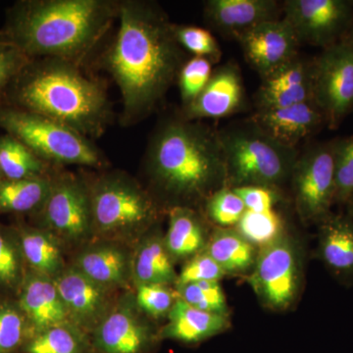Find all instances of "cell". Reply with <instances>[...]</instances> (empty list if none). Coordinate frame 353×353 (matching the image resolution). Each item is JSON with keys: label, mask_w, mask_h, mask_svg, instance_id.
I'll return each instance as SVG.
<instances>
[{"label": "cell", "mask_w": 353, "mask_h": 353, "mask_svg": "<svg viewBox=\"0 0 353 353\" xmlns=\"http://www.w3.org/2000/svg\"><path fill=\"white\" fill-rule=\"evenodd\" d=\"M31 58L13 43L0 39V103L7 90Z\"/></svg>", "instance_id": "ab89813d"}, {"label": "cell", "mask_w": 353, "mask_h": 353, "mask_svg": "<svg viewBox=\"0 0 353 353\" xmlns=\"http://www.w3.org/2000/svg\"><path fill=\"white\" fill-rule=\"evenodd\" d=\"M316 259L343 287H353V218L332 212L317 225Z\"/></svg>", "instance_id": "ac0fdd59"}, {"label": "cell", "mask_w": 353, "mask_h": 353, "mask_svg": "<svg viewBox=\"0 0 353 353\" xmlns=\"http://www.w3.org/2000/svg\"><path fill=\"white\" fill-rule=\"evenodd\" d=\"M53 282L72 324L85 333H92L108 314L109 288L94 282L77 268L59 274Z\"/></svg>", "instance_id": "2e32d148"}, {"label": "cell", "mask_w": 353, "mask_h": 353, "mask_svg": "<svg viewBox=\"0 0 353 353\" xmlns=\"http://www.w3.org/2000/svg\"><path fill=\"white\" fill-rule=\"evenodd\" d=\"M37 212L44 226L66 240H83L94 232L90 185L74 174L58 172Z\"/></svg>", "instance_id": "7c38bea8"}, {"label": "cell", "mask_w": 353, "mask_h": 353, "mask_svg": "<svg viewBox=\"0 0 353 353\" xmlns=\"http://www.w3.org/2000/svg\"><path fill=\"white\" fill-rule=\"evenodd\" d=\"M120 0H19L7 10L0 39L30 58L83 65L117 20Z\"/></svg>", "instance_id": "3957f363"}, {"label": "cell", "mask_w": 353, "mask_h": 353, "mask_svg": "<svg viewBox=\"0 0 353 353\" xmlns=\"http://www.w3.org/2000/svg\"><path fill=\"white\" fill-rule=\"evenodd\" d=\"M336 205L345 208L353 194V136L334 139Z\"/></svg>", "instance_id": "e575fe53"}, {"label": "cell", "mask_w": 353, "mask_h": 353, "mask_svg": "<svg viewBox=\"0 0 353 353\" xmlns=\"http://www.w3.org/2000/svg\"><path fill=\"white\" fill-rule=\"evenodd\" d=\"M0 128L54 166H108V160L94 141L39 114L0 104Z\"/></svg>", "instance_id": "8992f818"}, {"label": "cell", "mask_w": 353, "mask_h": 353, "mask_svg": "<svg viewBox=\"0 0 353 353\" xmlns=\"http://www.w3.org/2000/svg\"><path fill=\"white\" fill-rule=\"evenodd\" d=\"M282 13L283 3L276 0H208L203 8L211 29L236 41L253 28L280 19Z\"/></svg>", "instance_id": "e0dca14e"}, {"label": "cell", "mask_w": 353, "mask_h": 353, "mask_svg": "<svg viewBox=\"0 0 353 353\" xmlns=\"http://www.w3.org/2000/svg\"><path fill=\"white\" fill-rule=\"evenodd\" d=\"M206 252L219 265L226 277L245 279L252 273L259 248L236 229L213 228Z\"/></svg>", "instance_id": "d4e9b609"}, {"label": "cell", "mask_w": 353, "mask_h": 353, "mask_svg": "<svg viewBox=\"0 0 353 353\" xmlns=\"http://www.w3.org/2000/svg\"><path fill=\"white\" fill-rule=\"evenodd\" d=\"M88 185L97 233L138 236L155 224L163 210L148 190L124 172L102 174Z\"/></svg>", "instance_id": "52a82bcc"}, {"label": "cell", "mask_w": 353, "mask_h": 353, "mask_svg": "<svg viewBox=\"0 0 353 353\" xmlns=\"http://www.w3.org/2000/svg\"><path fill=\"white\" fill-rule=\"evenodd\" d=\"M4 179L3 174H2L1 169H0V180Z\"/></svg>", "instance_id": "ee69618b"}, {"label": "cell", "mask_w": 353, "mask_h": 353, "mask_svg": "<svg viewBox=\"0 0 353 353\" xmlns=\"http://www.w3.org/2000/svg\"><path fill=\"white\" fill-rule=\"evenodd\" d=\"M347 39V41H353V25H352V29L350 30V32H347V36H345V39Z\"/></svg>", "instance_id": "7bdbcfd3"}, {"label": "cell", "mask_w": 353, "mask_h": 353, "mask_svg": "<svg viewBox=\"0 0 353 353\" xmlns=\"http://www.w3.org/2000/svg\"><path fill=\"white\" fill-rule=\"evenodd\" d=\"M292 204L304 226H317L336 205L334 139L299 153L292 176Z\"/></svg>", "instance_id": "9c48e42d"}, {"label": "cell", "mask_w": 353, "mask_h": 353, "mask_svg": "<svg viewBox=\"0 0 353 353\" xmlns=\"http://www.w3.org/2000/svg\"><path fill=\"white\" fill-rule=\"evenodd\" d=\"M345 211L348 215L352 216L353 218V194L352 196L350 197V201H348L347 205H345Z\"/></svg>", "instance_id": "b9f144b4"}, {"label": "cell", "mask_w": 353, "mask_h": 353, "mask_svg": "<svg viewBox=\"0 0 353 353\" xmlns=\"http://www.w3.org/2000/svg\"><path fill=\"white\" fill-rule=\"evenodd\" d=\"M218 132L228 187L283 190L290 183L299 155L297 148L278 143L250 119L218 130Z\"/></svg>", "instance_id": "5b68a950"}, {"label": "cell", "mask_w": 353, "mask_h": 353, "mask_svg": "<svg viewBox=\"0 0 353 353\" xmlns=\"http://www.w3.org/2000/svg\"><path fill=\"white\" fill-rule=\"evenodd\" d=\"M117 20L101 61L119 88L120 123L130 127L157 111L188 59L175 38V24L157 2L120 0Z\"/></svg>", "instance_id": "6da1fadb"}, {"label": "cell", "mask_w": 353, "mask_h": 353, "mask_svg": "<svg viewBox=\"0 0 353 353\" xmlns=\"http://www.w3.org/2000/svg\"><path fill=\"white\" fill-rule=\"evenodd\" d=\"M157 340L159 334L127 307L108 313L90 338L94 353H148Z\"/></svg>", "instance_id": "d6986e66"}, {"label": "cell", "mask_w": 353, "mask_h": 353, "mask_svg": "<svg viewBox=\"0 0 353 353\" xmlns=\"http://www.w3.org/2000/svg\"><path fill=\"white\" fill-rule=\"evenodd\" d=\"M20 275L19 255L6 234L0 233V283L14 285Z\"/></svg>", "instance_id": "60d3db41"}, {"label": "cell", "mask_w": 353, "mask_h": 353, "mask_svg": "<svg viewBox=\"0 0 353 353\" xmlns=\"http://www.w3.org/2000/svg\"><path fill=\"white\" fill-rule=\"evenodd\" d=\"M238 43L245 61L261 80L299 57L301 46L292 26L283 17L253 28Z\"/></svg>", "instance_id": "4fadbf2b"}, {"label": "cell", "mask_w": 353, "mask_h": 353, "mask_svg": "<svg viewBox=\"0 0 353 353\" xmlns=\"http://www.w3.org/2000/svg\"><path fill=\"white\" fill-rule=\"evenodd\" d=\"M231 328L230 316L199 310L178 297L160 330V340H173L197 345Z\"/></svg>", "instance_id": "7402d4cb"}, {"label": "cell", "mask_w": 353, "mask_h": 353, "mask_svg": "<svg viewBox=\"0 0 353 353\" xmlns=\"http://www.w3.org/2000/svg\"><path fill=\"white\" fill-rule=\"evenodd\" d=\"M143 165L150 183L148 190L163 210L202 208L209 196L227 187L218 130L180 113L159 121Z\"/></svg>", "instance_id": "7a4b0ae2"}, {"label": "cell", "mask_w": 353, "mask_h": 353, "mask_svg": "<svg viewBox=\"0 0 353 353\" xmlns=\"http://www.w3.org/2000/svg\"><path fill=\"white\" fill-rule=\"evenodd\" d=\"M28 341L25 321L17 310L0 307V353H15Z\"/></svg>", "instance_id": "f35d334b"}, {"label": "cell", "mask_w": 353, "mask_h": 353, "mask_svg": "<svg viewBox=\"0 0 353 353\" xmlns=\"http://www.w3.org/2000/svg\"><path fill=\"white\" fill-rule=\"evenodd\" d=\"M245 280L265 310L273 313L292 310L303 296L305 285L303 243L289 231L262 246L254 269Z\"/></svg>", "instance_id": "ba28073f"}, {"label": "cell", "mask_w": 353, "mask_h": 353, "mask_svg": "<svg viewBox=\"0 0 353 353\" xmlns=\"http://www.w3.org/2000/svg\"><path fill=\"white\" fill-rule=\"evenodd\" d=\"M311 60L299 55L262 80L256 94V110L287 108L312 101Z\"/></svg>", "instance_id": "44dd1931"}, {"label": "cell", "mask_w": 353, "mask_h": 353, "mask_svg": "<svg viewBox=\"0 0 353 353\" xmlns=\"http://www.w3.org/2000/svg\"><path fill=\"white\" fill-rule=\"evenodd\" d=\"M22 250L25 259L44 276H54L61 269L62 255L54 236L39 230L23 232Z\"/></svg>", "instance_id": "4dcf8cb0"}, {"label": "cell", "mask_w": 353, "mask_h": 353, "mask_svg": "<svg viewBox=\"0 0 353 353\" xmlns=\"http://www.w3.org/2000/svg\"><path fill=\"white\" fill-rule=\"evenodd\" d=\"M166 285H138L137 304L150 317H166L178 299L176 289Z\"/></svg>", "instance_id": "8d00e7d4"}, {"label": "cell", "mask_w": 353, "mask_h": 353, "mask_svg": "<svg viewBox=\"0 0 353 353\" xmlns=\"http://www.w3.org/2000/svg\"><path fill=\"white\" fill-rule=\"evenodd\" d=\"M178 43L192 57L205 58L213 65L219 63L222 51L215 37L208 30L197 26L174 25Z\"/></svg>", "instance_id": "836d02e7"}, {"label": "cell", "mask_w": 353, "mask_h": 353, "mask_svg": "<svg viewBox=\"0 0 353 353\" xmlns=\"http://www.w3.org/2000/svg\"><path fill=\"white\" fill-rule=\"evenodd\" d=\"M24 353H94L92 341L72 323L57 325L32 334L22 348Z\"/></svg>", "instance_id": "f546056e"}, {"label": "cell", "mask_w": 353, "mask_h": 353, "mask_svg": "<svg viewBox=\"0 0 353 353\" xmlns=\"http://www.w3.org/2000/svg\"><path fill=\"white\" fill-rule=\"evenodd\" d=\"M245 211V202L230 187L217 190L202 206V213L213 228H236Z\"/></svg>", "instance_id": "1f68e13d"}, {"label": "cell", "mask_w": 353, "mask_h": 353, "mask_svg": "<svg viewBox=\"0 0 353 353\" xmlns=\"http://www.w3.org/2000/svg\"><path fill=\"white\" fill-rule=\"evenodd\" d=\"M54 176L23 180L2 179L0 180V212H37L48 196Z\"/></svg>", "instance_id": "f1b7e54d"}, {"label": "cell", "mask_w": 353, "mask_h": 353, "mask_svg": "<svg viewBox=\"0 0 353 353\" xmlns=\"http://www.w3.org/2000/svg\"><path fill=\"white\" fill-rule=\"evenodd\" d=\"M250 120L272 139L289 148L299 143L327 127L326 117L313 101L287 108L256 110Z\"/></svg>", "instance_id": "ffe728a7"}, {"label": "cell", "mask_w": 353, "mask_h": 353, "mask_svg": "<svg viewBox=\"0 0 353 353\" xmlns=\"http://www.w3.org/2000/svg\"><path fill=\"white\" fill-rule=\"evenodd\" d=\"M245 202V211L236 229L260 248L290 231L283 214L284 190L266 187L234 189Z\"/></svg>", "instance_id": "5bb4252c"}, {"label": "cell", "mask_w": 353, "mask_h": 353, "mask_svg": "<svg viewBox=\"0 0 353 353\" xmlns=\"http://www.w3.org/2000/svg\"><path fill=\"white\" fill-rule=\"evenodd\" d=\"M55 168L60 167L44 161L10 134L0 136V169L4 179L50 178L58 173Z\"/></svg>", "instance_id": "83f0119b"}, {"label": "cell", "mask_w": 353, "mask_h": 353, "mask_svg": "<svg viewBox=\"0 0 353 353\" xmlns=\"http://www.w3.org/2000/svg\"><path fill=\"white\" fill-rule=\"evenodd\" d=\"M83 66L60 58H31L0 104L39 114L92 141L99 139L112 122V104L103 82Z\"/></svg>", "instance_id": "277c9868"}, {"label": "cell", "mask_w": 353, "mask_h": 353, "mask_svg": "<svg viewBox=\"0 0 353 353\" xmlns=\"http://www.w3.org/2000/svg\"><path fill=\"white\" fill-rule=\"evenodd\" d=\"M178 296L199 310L230 316L229 304L220 282H197L176 287Z\"/></svg>", "instance_id": "d6a6232c"}, {"label": "cell", "mask_w": 353, "mask_h": 353, "mask_svg": "<svg viewBox=\"0 0 353 353\" xmlns=\"http://www.w3.org/2000/svg\"><path fill=\"white\" fill-rule=\"evenodd\" d=\"M312 101L336 130L353 112V41L343 39L311 60Z\"/></svg>", "instance_id": "30bf717a"}, {"label": "cell", "mask_w": 353, "mask_h": 353, "mask_svg": "<svg viewBox=\"0 0 353 353\" xmlns=\"http://www.w3.org/2000/svg\"><path fill=\"white\" fill-rule=\"evenodd\" d=\"M283 18L301 46L322 50L343 41L353 25L352 0H285Z\"/></svg>", "instance_id": "8fae6325"}, {"label": "cell", "mask_w": 353, "mask_h": 353, "mask_svg": "<svg viewBox=\"0 0 353 353\" xmlns=\"http://www.w3.org/2000/svg\"><path fill=\"white\" fill-rule=\"evenodd\" d=\"M175 262L167 250L164 236L153 232L143 239L134 256V278L138 285H166L175 287L178 273Z\"/></svg>", "instance_id": "484cf974"}, {"label": "cell", "mask_w": 353, "mask_h": 353, "mask_svg": "<svg viewBox=\"0 0 353 353\" xmlns=\"http://www.w3.org/2000/svg\"><path fill=\"white\" fill-rule=\"evenodd\" d=\"M77 269L104 287H120L126 285L129 278V259L119 248L101 246L83 252Z\"/></svg>", "instance_id": "4316f807"}, {"label": "cell", "mask_w": 353, "mask_h": 353, "mask_svg": "<svg viewBox=\"0 0 353 353\" xmlns=\"http://www.w3.org/2000/svg\"><path fill=\"white\" fill-rule=\"evenodd\" d=\"M213 71V64L205 58L192 57L185 62L176 80L182 108L196 101L210 81Z\"/></svg>", "instance_id": "d590c367"}, {"label": "cell", "mask_w": 353, "mask_h": 353, "mask_svg": "<svg viewBox=\"0 0 353 353\" xmlns=\"http://www.w3.org/2000/svg\"><path fill=\"white\" fill-rule=\"evenodd\" d=\"M164 243L174 262L192 259L208 248L213 227L199 209L174 208L167 211Z\"/></svg>", "instance_id": "603a6c76"}, {"label": "cell", "mask_w": 353, "mask_h": 353, "mask_svg": "<svg viewBox=\"0 0 353 353\" xmlns=\"http://www.w3.org/2000/svg\"><path fill=\"white\" fill-rule=\"evenodd\" d=\"M20 305L31 323L32 334L70 322L54 282L46 276H37L27 281L21 294Z\"/></svg>", "instance_id": "cb8c5ba5"}, {"label": "cell", "mask_w": 353, "mask_h": 353, "mask_svg": "<svg viewBox=\"0 0 353 353\" xmlns=\"http://www.w3.org/2000/svg\"><path fill=\"white\" fill-rule=\"evenodd\" d=\"M224 278H226V274L204 250L185 262L180 274H178L175 288L190 283L221 282Z\"/></svg>", "instance_id": "74e56055"}, {"label": "cell", "mask_w": 353, "mask_h": 353, "mask_svg": "<svg viewBox=\"0 0 353 353\" xmlns=\"http://www.w3.org/2000/svg\"><path fill=\"white\" fill-rule=\"evenodd\" d=\"M246 94L238 65L230 62L218 67L196 101L182 108L187 120L221 119L245 110Z\"/></svg>", "instance_id": "9a60e30c"}]
</instances>
